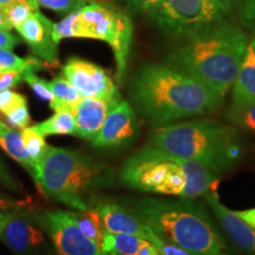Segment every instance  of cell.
I'll return each instance as SVG.
<instances>
[{
    "instance_id": "6da1fadb",
    "label": "cell",
    "mask_w": 255,
    "mask_h": 255,
    "mask_svg": "<svg viewBox=\"0 0 255 255\" xmlns=\"http://www.w3.org/2000/svg\"><path fill=\"white\" fill-rule=\"evenodd\" d=\"M130 96L156 128L215 113L223 96L168 64H146L133 76Z\"/></svg>"
},
{
    "instance_id": "7a4b0ae2",
    "label": "cell",
    "mask_w": 255,
    "mask_h": 255,
    "mask_svg": "<svg viewBox=\"0 0 255 255\" xmlns=\"http://www.w3.org/2000/svg\"><path fill=\"white\" fill-rule=\"evenodd\" d=\"M184 38V43L165 62L225 96L234 84L246 52L248 44L244 32L221 20Z\"/></svg>"
},
{
    "instance_id": "3957f363",
    "label": "cell",
    "mask_w": 255,
    "mask_h": 255,
    "mask_svg": "<svg viewBox=\"0 0 255 255\" xmlns=\"http://www.w3.org/2000/svg\"><path fill=\"white\" fill-rule=\"evenodd\" d=\"M220 174L213 165L176 157L150 143L124 161L120 181L143 193L195 199L205 195Z\"/></svg>"
},
{
    "instance_id": "277c9868",
    "label": "cell",
    "mask_w": 255,
    "mask_h": 255,
    "mask_svg": "<svg viewBox=\"0 0 255 255\" xmlns=\"http://www.w3.org/2000/svg\"><path fill=\"white\" fill-rule=\"evenodd\" d=\"M128 210L158 238L191 255H228L206 208L191 199L143 197L128 201Z\"/></svg>"
},
{
    "instance_id": "5b68a950",
    "label": "cell",
    "mask_w": 255,
    "mask_h": 255,
    "mask_svg": "<svg viewBox=\"0 0 255 255\" xmlns=\"http://www.w3.org/2000/svg\"><path fill=\"white\" fill-rule=\"evenodd\" d=\"M32 177L50 199L75 210L89 208L98 191L115 183L111 168L81 152L47 145Z\"/></svg>"
},
{
    "instance_id": "8992f818",
    "label": "cell",
    "mask_w": 255,
    "mask_h": 255,
    "mask_svg": "<svg viewBox=\"0 0 255 255\" xmlns=\"http://www.w3.org/2000/svg\"><path fill=\"white\" fill-rule=\"evenodd\" d=\"M150 143L170 155L203 162L222 173L240 156L237 129L213 120L158 127L150 132Z\"/></svg>"
},
{
    "instance_id": "52a82bcc",
    "label": "cell",
    "mask_w": 255,
    "mask_h": 255,
    "mask_svg": "<svg viewBox=\"0 0 255 255\" xmlns=\"http://www.w3.org/2000/svg\"><path fill=\"white\" fill-rule=\"evenodd\" d=\"M133 25L123 12L101 4H90L53 24L52 37L57 44L65 38H90L108 43L116 60V78L122 81L131 49Z\"/></svg>"
},
{
    "instance_id": "ba28073f",
    "label": "cell",
    "mask_w": 255,
    "mask_h": 255,
    "mask_svg": "<svg viewBox=\"0 0 255 255\" xmlns=\"http://www.w3.org/2000/svg\"><path fill=\"white\" fill-rule=\"evenodd\" d=\"M150 13L159 27L182 36L219 23L223 17L209 0H161Z\"/></svg>"
},
{
    "instance_id": "9c48e42d",
    "label": "cell",
    "mask_w": 255,
    "mask_h": 255,
    "mask_svg": "<svg viewBox=\"0 0 255 255\" xmlns=\"http://www.w3.org/2000/svg\"><path fill=\"white\" fill-rule=\"evenodd\" d=\"M41 223L59 255H108L100 245L82 232L73 212H49L43 215Z\"/></svg>"
},
{
    "instance_id": "30bf717a",
    "label": "cell",
    "mask_w": 255,
    "mask_h": 255,
    "mask_svg": "<svg viewBox=\"0 0 255 255\" xmlns=\"http://www.w3.org/2000/svg\"><path fill=\"white\" fill-rule=\"evenodd\" d=\"M63 73L82 97L120 102L119 89L101 66L81 58H71L63 66Z\"/></svg>"
},
{
    "instance_id": "8fae6325",
    "label": "cell",
    "mask_w": 255,
    "mask_h": 255,
    "mask_svg": "<svg viewBox=\"0 0 255 255\" xmlns=\"http://www.w3.org/2000/svg\"><path fill=\"white\" fill-rule=\"evenodd\" d=\"M138 133V117L132 105L128 101H120L107 115L92 144L102 149L124 148L131 144Z\"/></svg>"
},
{
    "instance_id": "7c38bea8",
    "label": "cell",
    "mask_w": 255,
    "mask_h": 255,
    "mask_svg": "<svg viewBox=\"0 0 255 255\" xmlns=\"http://www.w3.org/2000/svg\"><path fill=\"white\" fill-rule=\"evenodd\" d=\"M52 27L53 23H51L50 19L39 11H33L30 18L19 25L15 30L41 60H45L51 65H57L58 44L53 40Z\"/></svg>"
},
{
    "instance_id": "4fadbf2b",
    "label": "cell",
    "mask_w": 255,
    "mask_h": 255,
    "mask_svg": "<svg viewBox=\"0 0 255 255\" xmlns=\"http://www.w3.org/2000/svg\"><path fill=\"white\" fill-rule=\"evenodd\" d=\"M206 201L218 221L229 239L248 254L255 255V229L244 221L237 213L228 209L220 202L219 196L214 190H208L205 194Z\"/></svg>"
},
{
    "instance_id": "5bb4252c",
    "label": "cell",
    "mask_w": 255,
    "mask_h": 255,
    "mask_svg": "<svg viewBox=\"0 0 255 255\" xmlns=\"http://www.w3.org/2000/svg\"><path fill=\"white\" fill-rule=\"evenodd\" d=\"M117 103L119 102L82 97L76 104L73 113L76 123L75 136L92 142L100 131L107 115Z\"/></svg>"
},
{
    "instance_id": "9a60e30c",
    "label": "cell",
    "mask_w": 255,
    "mask_h": 255,
    "mask_svg": "<svg viewBox=\"0 0 255 255\" xmlns=\"http://www.w3.org/2000/svg\"><path fill=\"white\" fill-rule=\"evenodd\" d=\"M104 229L113 234H130L152 241L155 233L131 212L117 203H102L97 207Z\"/></svg>"
},
{
    "instance_id": "2e32d148",
    "label": "cell",
    "mask_w": 255,
    "mask_h": 255,
    "mask_svg": "<svg viewBox=\"0 0 255 255\" xmlns=\"http://www.w3.org/2000/svg\"><path fill=\"white\" fill-rule=\"evenodd\" d=\"M0 239L17 253H27L44 241L43 233L20 215L7 214L0 229Z\"/></svg>"
},
{
    "instance_id": "e0dca14e",
    "label": "cell",
    "mask_w": 255,
    "mask_h": 255,
    "mask_svg": "<svg viewBox=\"0 0 255 255\" xmlns=\"http://www.w3.org/2000/svg\"><path fill=\"white\" fill-rule=\"evenodd\" d=\"M233 88V102L255 101V51L248 44Z\"/></svg>"
},
{
    "instance_id": "ac0fdd59",
    "label": "cell",
    "mask_w": 255,
    "mask_h": 255,
    "mask_svg": "<svg viewBox=\"0 0 255 255\" xmlns=\"http://www.w3.org/2000/svg\"><path fill=\"white\" fill-rule=\"evenodd\" d=\"M49 87L55 95L53 100L50 101V107L55 111L70 110L75 113L76 104L82 98L77 89L62 76L49 82Z\"/></svg>"
},
{
    "instance_id": "d6986e66",
    "label": "cell",
    "mask_w": 255,
    "mask_h": 255,
    "mask_svg": "<svg viewBox=\"0 0 255 255\" xmlns=\"http://www.w3.org/2000/svg\"><path fill=\"white\" fill-rule=\"evenodd\" d=\"M146 239L130 234L105 233L102 250L108 255H139L143 242Z\"/></svg>"
},
{
    "instance_id": "ffe728a7",
    "label": "cell",
    "mask_w": 255,
    "mask_h": 255,
    "mask_svg": "<svg viewBox=\"0 0 255 255\" xmlns=\"http://www.w3.org/2000/svg\"><path fill=\"white\" fill-rule=\"evenodd\" d=\"M0 146L6 151V154L31 171V161L24 148L21 135L1 120H0Z\"/></svg>"
},
{
    "instance_id": "44dd1931",
    "label": "cell",
    "mask_w": 255,
    "mask_h": 255,
    "mask_svg": "<svg viewBox=\"0 0 255 255\" xmlns=\"http://www.w3.org/2000/svg\"><path fill=\"white\" fill-rule=\"evenodd\" d=\"M44 137L51 135H75L76 123L73 111H56L53 116L33 126Z\"/></svg>"
},
{
    "instance_id": "7402d4cb",
    "label": "cell",
    "mask_w": 255,
    "mask_h": 255,
    "mask_svg": "<svg viewBox=\"0 0 255 255\" xmlns=\"http://www.w3.org/2000/svg\"><path fill=\"white\" fill-rule=\"evenodd\" d=\"M73 218L82 232L102 247L107 231L104 229L97 209L88 208L85 210H79L78 213H73Z\"/></svg>"
},
{
    "instance_id": "603a6c76",
    "label": "cell",
    "mask_w": 255,
    "mask_h": 255,
    "mask_svg": "<svg viewBox=\"0 0 255 255\" xmlns=\"http://www.w3.org/2000/svg\"><path fill=\"white\" fill-rule=\"evenodd\" d=\"M21 139L25 150H26L28 157L31 161V175L33 174L34 169L45 155L47 144L45 142V137L39 133L33 127H27L21 131Z\"/></svg>"
},
{
    "instance_id": "cb8c5ba5",
    "label": "cell",
    "mask_w": 255,
    "mask_h": 255,
    "mask_svg": "<svg viewBox=\"0 0 255 255\" xmlns=\"http://www.w3.org/2000/svg\"><path fill=\"white\" fill-rule=\"evenodd\" d=\"M226 117L241 129L255 133V101L233 102Z\"/></svg>"
},
{
    "instance_id": "d4e9b609",
    "label": "cell",
    "mask_w": 255,
    "mask_h": 255,
    "mask_svg": "<svg viewBox=\"0 0 255 255\" xmlns=\"http://www.w3.org/2000/svg\"><path fill=\"white\" fill-rule=\"evenodd\" d=\"M44 68V63L41 59L36 57L30 58H21L14 55L11 50L0 49V72L6 71H34Z\"/></svg>"
},
{
    "instance_id": "484cf974",
    "label": "cell",
    "mask_w": 255,
    "mask_h": 255,
    "mask_svg": "<svg viewBox=\"0 0 255 255\" xmlns=\"http://www.w3.org/2000/svg\"><path fill=\"white\" fill-rule=\"evenodd\" d=\"M2 11H4L5 17L11 24V26L17 28L19 25H21L26 19L30 18L34 9L31 8L30 6L21 4V2H14V4L2 7Z\"/></svg>"
},
{
    "instance_id": "4316f807",
    "label": "cell",
    "mask_w": 255,
    "mask_h": 255,
    "mask_svg": "<svg viewBox=\"0 0 255 255\" xmlns=\"http://www.w3.org/2000/svg\"><path fill=\"white\" fill-rule=\"evenodd\" d=\"M38 5L58 12L62 14H70L87 5L88 0H36Z\"/></svg>"
},
{
    "instance_id": "83f0119b",
    "label": "cell",
    "mask_w": 255,
    "mask_h": 255,
    "mask_svg": "<svg viewBox=\"0 0 255 255\" xmlns=\"http://www.w3.org/2000/svg\"><path fill=\"white\" fill-rule=\"evenodd\" d=\"M25 104H27V101L23 95L12 91L11 89L0 91V113L4 114L5 116Z\"/></svg>"
},
{
    "instance_id": "f1b7e54d",
    "label": "cell",
    "mask_w": 255,
    "mask_h": 255,
    "mask_svg": "<svg viewBox=\"0 0 255 255\" xmlns=\"http://www.w3.org/2000/svg\"><path fill=\"white\" fill-rule=\"evenodd\" d=\"M23 79L26 83H28V85L32 88V90L36 92L40 98H43V100L49 101V102L51 100H53L55 95H53V92L51 91V89L49 87V82L44 81V79L38 77L36 73H34V71L25 72Z\"/></svg>"
},
{
    "instance_id": "f546056e",
    "label": "cell",
    "mask_w": 255,
    "mask_h": 255,
    "mask_svg": "<svg viewBox=\"0 0 255 255\" xmlns=\"http://www.w3.org/2000/svg\"><path fill=\"white\" fill-rule=\"evenodd\" d=\"M242 23L247 26L255 25V0H235Z\"/></svg>"
},
{
    "instance_id": "4dcf8cb0",
    "label": "cell",
    "mask_w": 255,
    "mask_h": 255,
    "mask_svg": "<svg viewBox=\"0 0 255 255\" xmlns=\"http://www.w3.org/2000/svg\"><path fill=\"white\" fill-rule=\"evenodd\" d=\"M8 122L15 128L19 129H25L30 124V113H28L27 104L21 105L13 111H11L8 115H6Z\"/></svg>"
},
{
    "instance_id": "1f68e13d",
    "label": "cell",
    "mask_w": 255,
    "mask_h": 255,
    "mask_svg": "<svg viewBox=\"0 0 255 255\" xmlns=\"http://www.w3.org/2000/svg\"><path fill=\"white\" fill-rule=\"evenodd\" d=\"M24 73L23 71L0 72V91L17 87L19 83L23 81Z\"/></svg>"
},
{
    "instance_id": "d6a6232c",
    "label": "cell",
    "mask_w": 255,
    "mask_h": 255,
    "mask_svg": "<svg viewBox=\"0 0 255 255\" xmlns=\"http://www.w3.org/2000/svg\"><path fill=\"white\" fill-rule=\"evenodd\" d=\"M152 244L157 247L161 255H191L188 253L187 251L182 250V248L175 246V245L170 244V242L164 241L163 239L158 238L157 235L155 234V238L152 239Z\"/></svg>"
},
{
    "instance_id": "836d02e7",
    "label": "cell",
    "mask_w": 255,
    "mask_h": 255,
    "mask_svg": "<svg viewBox=\"0 0 255 255\" xmlns=\"http://www.w3.org/2000/svg\"><path fill=\"white\" fill-rule=\"evenodd\" d=\"M127 1L132 11L138 12V13H143V12L150 13L161 0H127Z\"/></svg>"
},
{
    "instance_id": "e575fe53",
    "label": "cell",
    "mask_w": 255,
    "mask_h": 255,
    "mask_svg": "<svg viewBox=\"0 0 255 255\" xmlns=\"http://www.w3.org/2000/svg\"><path fill=\"white\" fill-rule=\"evenodd\" d=\"M18 44V38L13 36L9 31L0 30V49L13 50Z\"/></svg>"
},
{
    "instance_id": "d590c367",
    "label": "cell",
    "mask_w": 255,
    "mask_h": 255,
    "mask_svg": "<svg viewBox=\"0 0 255 255\" xmlns=\"http://www.w3.org/2000/svg\"><path fill=\"white\" fill-rule=\"evenodd\" d=\"M221 13L225 15L232 11L235 6V0H209Z\"/></svg>"
},
{
    "instance_id": "8d00e7d4",
    "label": "cell",
    "mask_w": 255,
    "mask_h": 255,
    "mask_svg": "<svg viewBox=\"0 0 255 255\" xmlns=\"http://www.w3.org/2000/svg\"><path fill=\"white\" fill-rule=\"evenodd\" d=\"M240 218L246 221L252 228L255 229V207L246 210H240V212H235Z\"/></svg>"
},
{
    "instance_id": "74e56055",
    "label": "cell",
    "mask_w": 255,
    "mask_h": 255,
    "mask_svg": "<svg viewBox=\"0 0 255 255\" xmlns=\"http://www.w3.org/2000/svg\"><path fill=\"white\" fill-rule=\"evenodd\" d=\"M14 2H21V4H25L30 6L31 8H33L34 11H38L39 9V5L36 0H0V7H5V6L14 4Z\"/></svg>"
},
{
    "instance_id": "f35d334b",
    "label": "cell",
    "mask_w": 255,
    "mask_h": 255,
    "mask_svg": "<svg viewBox=\"0 0 255 255\" xmlns=\"http://www.w3.org/2000/svg\"><path fill=\"white\" fill-rule=\"evenodd\" d=\"M11 24L8 23V20L6 19L5 17V13L4 11H2V8L0 7V30H6V31H11L12 30Z\"/></svg>"
},
{
    "instance_id": "ab89813d",
    "label": "cell",
    "mask_w": 255,
    "mask_h": 255,
    "mask_svg": "<svg viewBox=\"0 0 255 255\" xmlns=\"http://www.w3.org/2000/svg\"><path fill=\"white\" fill-rule=\"evenodd\" d=\"M0 181H2V182H8V181H11V178L8 176V173L6 171L4 164L1 163V161H0Z\"/></svg>"
},
{
    "instance_id": "60d3db41",
    "label": "cell",
    "mask_w": 255,
    "mask_h": 255,
    "mask_svg": "<svg viewBox=\"0 0 255 255\" xmlns=\"http://www.w3.org/2000/svg\"><path fill=\"white\" fill-rule=\"evenodd\" d=\"M252 45H253V47H254V51H255V40L253 41V43H252Z\"/></svg>"
}]
</instances>
